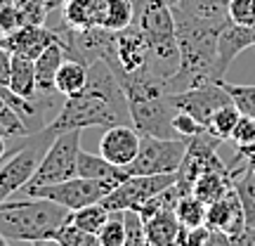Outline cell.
<instances>
[{
  "label": "cell",
  "mask_w": 255,
  "mask_h": 246,
  "mask_svg": "<svg viewBox=\"0 0 255 246\" xmlns=\"http://www.w3.org/2000/svg\"><path fill=\"white\" fill-rule=\"evenodd\" d=\"M78 175L81 178H90V180H114V183H123L128 178L126 168L114 166L102 154L97 156L90 154V152H83V149L78 154Z\"/></svg>",
  "instance_id": "ffe728a7"
},
{
  "label": "cell",
  "mask_w": 255,
  "mask_h": 246,
  "mask_svg": "<svg viewBox=\"0 0 255 246\" xmlns=\"http://www.w3.org/2000/svg\"><path fill=\"white\" fill-rule=\"evenodd\" d=\"M135 24L146 38L151 71L170 81L175 71L180 69V45H177L173 7L165 0H149L137 12Z\"/></svg>",
  "instance_id": "3957f363"
},
{
  "label": "cell",
  "mask_w": 255,
  "mask_h": 246,
  "mask_svg": "<svg viewBox=\"0 0 255 246\" xmlns=\"http://www.w3.org/2000/svg\"><path fill=\"white\" fill-rule=\"evenodd\" d=\"M66 2V0H47V7H50V12H55V9H59Z\"/></svg>",
  "instance_id": "ee69618b"
},
{
  "label": "cell",
  "mask_w": 255,
  "mask_h": 246,
  "mask_svg": "<svg viewBox=\"0 0 255 246\" xmlns=\"http://www.w3.org/2000/svg\"><path fill=\"white\" fill-rule=\"evenodd\" d=\"M5 152H7V147H5V137L0 135V159L5 156Z\"/></svg>",
  "instance_id": "f6af8a7d"
},
{
  "label": "cell",
  "mask_w": 255,
  "mask_h": 246,
  "mask_svg": "<svg viewBox=\"0 0 255 246\" xmlns=\"http://www.w3.org/2000/svg\"><path fill=\"white\" fill-rule=\"evenodd\" d=\"M173 128H175V133H177L180 137H184V140H189V137L199 135V133H203V130H206V128L201 126V123L194 119V116L184 114V111H175Z\"/></svg>",
  "instance_id": "e575fe53"
},
{
  "label": "cell",
  "mask_w": 255,
  "mask_h": 246,
  "mask_svg": "<svg viewBox=\"0 0 255 246\" xmlns=\"http://www.w3.org/2000/svg\"><path fill=\"white\" fill-rule=\"evenodd\" d=\"M111 218V213L102 204H90V206H83V209L78 211H71V216H69V220L71 223H76L78 228L88 230V232H92V235H100V230L107 225V220Z\"/></svg>",
  "instance_id": "484cf974"
},
{
  "label": "cell",
  "mask_w": 255,
  "mask_h": 246,
  "mask_svg": "<svg viewBox=\"0 0 255 246\" xmlns=\"http://www.w3.org/2000/svg\"><path fill=\"white\" fill-rule=\"evenodd\" d=\"M69 216H71V213H69ZM55 239L62 242L64 246H102L97 235L78 228L71 220H64L62 225H59V230L55 232Z\"/></svg>",
  "instance_id": "83f0119b"
},
{
  "label": "cell",
  "mask_w": 255,
  "mask_h": 246,
  "mask_svg": "<svg viewBox=\"0 0 255 246\" xmlns=\"http://www.w3.org/2000/svg\"><path fill=\"white\" fill-rule=\"evenodd\" d=\"M213 230L208 225H199V228H187L184 232V246H203L208 242Z\"/></svg>",
  "instance_id": "8d00e7d4"
},
{
  "label": "cell",
  "mask_w": 255,
  "mask_h": 246,
  "mask_svg": "<svg viewBox=\"0 0 255 246\" xmlns=\"http://www.w3.org/2000/svg\"><path fill=\"white\" fill-rule=\"evenodd\" d=\"M119 183L114 180H90V178H81L76 175L71 180H64V183L55 185H38V187H24L26 197H38V199H50L64 206L69 211H78L83 206H90V204H100L107 194H109Z\"/></svg>",
  "instance_id": "52a82bcc"
},
{
  "label": "cell",
  "mask_w": 255,
  "mask_h": 246,
  "mask_svg": "<svg viewBox=\"0 0 255 246\" xmlns=\"http://www.w3.org/2000/svg\"><path fill=\"white\" fill-rule=\"evenodd\" d=\"M88 73H90V66L88 64L78 62V59H64V64L59 66L57 71V78H55V90L62 92L64 97L69 95H76L85 88L88 83Z\"/></svg>",
  "instance_id": "603a6c76"
},
{
  "label": "cell",
  "mask_w": 255,
  "mask_h": 246,
  "mask_svg": "<svg viewBox=\"0 0 255 246\" xmlns=\"http://www.w3.org/2000/svg\"><path fill=\"white\" fill-rule=\"evenodd\" d=\"M52 43H64V36L59 33L57 26H47V24H26V26L17 28L9 36H0V45H5L12 55H21L28 59H36L45 47H50Z\"/></svg>",
  "instance_id": "7c38bea8"
},
{
  "label": "cell",
  "mask_w": 255,
  "mask_h": 246,
  "mask_svg": "<svg viewBox=\"0 0 255 246\" xmlns=\"http://www.w3.org/2000/svg\"><path fill=\"white\" fill-rule=\"evenodd\" d=\"M227 5L229 0H177L173 5V14L175 17L225 21V19H229Z\"/></svg>",
  "instance_id": "44dd1931"
},
{
  "label": "cell",
  "mask_w": 255,
  "mask_h": 246,
  "mask_svg": "<svg viewBox=\"0 0 255 246\" xmlns=\"http://www.w3.org/2000/svg\"><path fill=\"white\" fill-rule=\"evenodd\" d=\"M12 5H17V0H0V7H12Z\"/></svg>",
  "instance_id": "bcb514c9"
},
{
  "label": "cell",
  "mask_w": 255,
  "mask_h": 246,
  "mask_svg": "<svg viewBox=\"0 0 255 246\" xmlns=\"http://www.w3.org/2000/svg\"><path fill=\"white\" fill-rule=\"evenodd\" d=\"M234 161H241V164L246 166V171L251 173V178L255 180V154L253 156H234Z\"/></svg>",
  "instance_id": "60d3db41"
},
{
  "label": "cell",
  "mask_w": 255,
  "mask_h": 246,
  "mask_svg": "<svg viewBox=\"0 0 255 246\" xmlns=\"http://www.w3.org/2000/svg\"><path fill=\"white\" fill-rule=\"evenodd\" d=\"M170 100H173L175 109L194 116L203 128H208L215 111L222 109L225 104H232L229 92L220 85V81H208L194 85V88H187V90L170 92Z\"/></svg>",
  "instance_id": "8fae6325"
},
{
  "label": "cell",
  "mask_w": 255,
  "mask_h": 246,
  "mask_svg": "<svg viewBox=\"0 0 255 246\" xmlns=\"http://www.w3.org/2000/svg\"><path fill=\"white\" fill-rule=\"evenodd\" d=\"M71 211L50 199H5V209L0 211V232L9 242H28L55 237L64 220H69Z\"/></svg>",
  "instance_id": "7a4b0ae2"
},
{
  "label": "cell",
  "mask_w": 255,
  "mask_h": 246,
  "mask_svg": "<svg viewBox=\"0 0 255 246\" xmlns=\"http://www.w3.org/2000/svg\"><path fill=\"white\" fill-rule=\"evenodd\" d=\"M206 225L210 230H222L227 232L229 237L239 235L246 225V213H244V206H241V199H239L237 190H232L222 197V199L208 204V213H206Z\"/></svg>",
  "instance_id": "9a60e30c"
},
{
  "label": "cell",
  "mask_w": 255,
  "mask_h": 246,
  "mask_svg": "<svg viewBox=\"0 0 255 246\" xmlns=\"http://www.w3.org/2000/svg\"><path fill=\"white\" fill-rule=\"evenodd\" d=\"M222 140L210 135L208 130H203L199 135L189 137L187 142V154L182 159V166L177 171V187L182 194H191V187L203 173L208 171H225L227 164L218 156V147Z\"/></svg>",
  "instance_id": "9c48e42d"
},
{
  "label": "cell",
  "mask_w": 255,
  "mask_h": 246,
  "mask_svg": "<svg viewBox=\"0 0 255 246\" xmlns=\"http://www.w3.org/2000/svg\"><path fill=\"white\" fill-rule=\"evenodd\" d=\"M203 246H232V237H229L227 232H222V230H213L208 242Z\"/></svg>",
  "instance_id": "ab89813d"
},
{
  "label": "cell",
  "mask_w": 255,
  "mask_h": 246,
  "mask_svg": "<svg viewBox=\"0 0 255 246\" xmlns=\"http://www.w3.org/2000/svg\"><path fill=\"white\" fill-rule=\"evenodd\" d=\"M220 85L229 92L232 102L237 104L244 116H253L255 119V83H251V85H237V83H227L222 78Z\"/></svg>",
  "instance_id": "f1b7e54d"
},
{
  "label": "cell",
  "mask_w": 255,
  "mask_h": 246,
  "mask_svg": "<svg viewBox=\"0 0 255 246\" xmlns=\"http://www.w3.org/2000/svg\"><path fill=\"white\" fill-rule=\"evenodd\" d=\"M123 223H126V244L123 246H149L144 223L137 211H123Z\"/></svg>",
  "instance_id": "1f68e13d"
},
{
  "label": "cell",
  "mask_w": 255,
  "mask_h": 246,
  "mask_svg": "<svg viewBox=\"0 0 255 246\" xmlns=\"http://www.w3.org/2000/svg\"><path fill=\"white\" fill-rule=\"evenodd\" d=\"M137 9L132 0H97L95 9V26L109 28V31H123L132 26Z\"/></svg>",
  "instance_id": "e0dca14e"
},
{
  "label": "cell",
  "mask_w": 255,
  "mask_h": 246,
  "mask_svg": "<svg viewBox=\"0 0 255 246\" xmlns=\"http://www.w3.org/2000/svg\"><path fill=\"white\" fill-rule=\"evenodd\" d=\"M146 232V244L149 246H170L177 242V235L182 230V223L177 218L175 209H161L151 213L149 218L142 220Z\"/></svg>",
  "instance_id": "2e32d148"
},
{
  "label": "cell",
  "mask_w": 255,
  "mask_h": 246,
  "mask_svg": "<svg viewBox=\"0 0 255 246\" xmlns=\"http://www.w3.org/2000/svg\"><path fill=\"white\" fill-rule=\"evenodd\" d=\"M128 119H130V107L123 85L107 59H97L90 64L85 88L76 95H69L59 114L45 128L59 135L64 130L121 126L128 123Z\"/></svg>",
  "instance_id": "6da1fadb"
},
{
  "label": "cell",
  "mask_w": 255,
  "mask_h": 246,
  "mask_svg": "<svg viewBox=\"0 0 255 246\" xmlns=\"http://www.w3.org/2000/svg\"><path fill=\"white\" fill-rule=\"evenodd\" d=\"M0 36H2V33H0Z\"/></svg>",
  "instance_id": "f907efd6"
},
{
  "label": "cell",
  "mask_w": 255,
  "mask_h": 246,
  "mask_svg": "<svg viewBox=\"0 0 255 246\" xmlns=\"http://www.w3.org/2000/svg\"><path fill=\"white\" fill-rule=\"evenodd\" d=\"M170 246H184V244H182V242H175V244H170Z\"/></svg>",
  "instance_id": "681fc988"
},
{
  "label": "cell",
  "mask_w": 255,
  "mask_h": 246,
  "mask_svg": "<svg viewBox=\"0 0 255 246\" xmlns=\"http://www.w3.org/2000/svg\"><path fill=\"white\" fill-rule=\"evenodd\" d=\"M104 59L114 69L116 78L151 69L149 66V45H146V38L142 36L139 26L132 24L123 31H114L111 50Z\"/></svg>",
  "instance_id": "30bf717a"
},
{
  "label": "cell",
  "mask_w": 255,
  "mask_h": 246,
  "mask_svg": "<svg viewBox=\"0 0 255 246\" xmlns=\"http://www.w3.org/2000/svg\"><path fill=\"white\" fill-rule=\"evenodd\" d=\"M64 59H66V52H64V47L59 43H52L33 59V64H36V85L40 97H47L50 92H55V78Z\"/></svg>",
  "instance_id": "ac0fdd59"
},
{
  "label": "cell",
  "mask_w": 255,
  "mask_h": 246,
  "mask_svg": "<svg viewBox=\"0 0 255 246\" xmlns=\"http://www.w3.org/2000/svg\"><path fill=\"white\" fill-rule=\"evenodd\" d=\"M62 24L69 28H90L95 26V9H97V0H66L62 7Z\"/></svg>",
  "instance_id": "cb8c5ba5"
},
{
  "label": "cell",
  "mask_w": 255,
  "mask_h": 246,
  "mask_svg": "<svg viewBox=\"0 0 255 246\" xmlns=\"http://www.w3.org/2000/svg\"><path fill=\"white\" fill-rule=\"evenodd\" d=\"M33 246H64V244L57 242L55 237H50V239H38V242H33Z\"/></svg>",
  "instance_id": "b9f144b4"
},
{
  "label": "cell",
  "mask_w": 255,
  "mask_h": 246,
  "mask_svg": "<svg viewBox=\"0 0 255 246\" xmlns=\"http://www.w3.org/2000/svg\"><path fill=\"white\" fill-rule=\"evenodd\" d=\"M139 140H142V135L130 123L104 128V135L100 140V154L114 166L126 168L128 164L135 161L137 152H139Z\"/></svg>",
  "instance_id": "4fadbf2b"
},
{
  "label": "cell",
  "mask_w": 255,
  "mask_h": 246,
  "mask_svg": "<svg viewBox=\"0 0 255 246\" xmlns=\"http://www.w3.org/2000/svg\"><path fill=\"white\" fill-rule=\"evenodd\" d=\"M100 244L102 246H123L126 244V223H123V211L111 213L107 225L100 230Z\"/></svg>",
  "instance_id": "f546056e"
},
{
  "label": "cell",
  "mask_w": 255,
  "mask_h": 246,
  "mask_svg": "<svg viewBox=\"0 0 255 246\" xmlns=\"http://www.w3.org/2000/svg\"><path fill=\"white\" fill-rule=\"evenodd\" d=\"M232 246H255V225H248L239 235H234L232 237Z\"/></svg>",
  "instance_id": "f35d334b"
},
{
  "label": "cell",
  "mask_w": 255,
  "mask_h": 246,
  "mask_svg": "<svg viewBox=\"0 0 255 246\" xmlns=\"http://www.w3.org/2000/svg\"><path fill=\"white\" fill-rule=\"evenodd\" d=\"M175 213L182 223L184 228H199V225H206V213H208V206L194 197V194H184L182 199L177 201L175 206Z\"/></svg>",
  "instance_id": "4316f807"
},
{
  "label": "cell",
  "mask_w": 255,
  "mask_h": 246,
  "mask_svg": "<svg viewBox=\"0 0 255 246\" xmlns=\"http://www.w3.org/2000/svg\"><path fill=\"white\" fill-rule=\"evenodd\" d=\"M229 19L241 26H255V0H229Z\"/></svg>",
  "instance_id": "d6a6232c"
},
{
  "label": "cell",
  "mask_w": 255,
  "mask_h": 246,
  "mask_svg": "<svg viewBox=\"0 0 255 246\" xmlns=\"http://www.w3.org/2000/svg\"><path fill=\"white\" fill-rule=\"evenodd\" d=\"M52 140H55V133L40 128L38 133L31 135L26 145L19 147L17 154L0 166V201L9 199L14 192H21V187H26L43 161L47 147L52 145Z\"/></svg>",
  "instance_id": "277c9868"
},
{
  "label": "cell",
  "mask_w": 255,
  "mask_h": 246,
  "mask_svg": "<svg viewBox=\"0 0 255 246\" xmlns=\"http://www.w3.org/2000/svg\"><path fill=\"white\" fill-rule=\"evenodd\" d=\"M0 246H9V239L5 237V235H2V232H0Z\"/></svg>",
  "instance_id": "7dc6e473"
},
{
  "label": "cell",
  "mask_w": 255,
  "mask_h": 246,
  "mask_svg": "<svg viewBox=\"0 0 255 246\" xmlns=\"http://www.w3.org/2000/svg\"><path fill=\"white\" fill-rule=\"evenodd\" d=\"M7 88L12 92L21 95V97H28V100L40 97L36 85V64H33V59L21 55H12V69H9Z\"/></svg>",
  "instance_id": "d6986e66"
},
{
  "label": "cell",
  "mask_w": 255,
  "mask_h": 246,
  "mask_svg": "<svg viewBox=\"0 0 255 246\" xmlns=\"http://www.w3.org/2000/svg\"><path fill=\"white\" fill-rule=\"evenodd\" d=\"M248 47H255V26H241V24H234L229 19L227 24L222 26L218 38V64H215L218 81L225 78V73L232 66V62L241 52H246Z\"/></svg>",
  "instance_id": "5bb4252c"
},
{
  "label": "cell",
  "mask_w": 255,
  "mask_h": 246,
  "mask_svg": "<svg viewBox=\"0 0 255 246\" xmlns=\"http://www.w3.org/2000/svg\"><path fill=\"white\" fill-rule=\"evenodd\" d=\"M177 183V173L163 175H128L123 183H119L114 190L100 201L109 213L121 211H139V206L146 199L156 197L158 192L168 190Z\"/></svg>",
  "instance_id": "ba28073f"
},
{
  "label": "cell",
  "mask_w": 255,
  "mask_h": 246,
  "mask_svg": "<svg viewBox=\"0 0 255 246\" xmlns=\"http://www.w3.org/2000/svg\"><path fill=\"white\" fill-rule=\"evenodd\" d=\"M229 140L237 145V149L239 147H251L253 145L255 142V119L253 116H241Z\"/></svg>",
  "instance_id": "836d02e7"
},
{
  "label": "cell",
  "mask_w": 255,
  "mask_h": 246,
  "mask_svg": "<svg viewBox=\"0 0 255 246\" xmlns=\"http://www.w3.org/2000/svg\"><path fill=\"white\" fill-rule=\"evenodd\" d=\"M17 7L24 17V26L26 24H45L50 17V7H47V0H17Z\"/></svg>",
  "instance_id": "4dcf8cb0"
},
{
  "label": "cell",
  "mask_w": 255,
  "mask_h": 246,
  "mask_svg": "<svg viewBox=\"0 0 255 246\" xmlns=\"http://www.w3.org/2000/svg\"><path fill=\"white\" fill-rule=\"evenodd\" d=\"M229 190H232V178H229V168H225V171H208V173H203L199 180L194 183L191 194L199 197V199L208 206L213 201L222 199Z\"/></svg>",
  "instance_id": "7402d4cb"
},
{
  "label": "cell",
  "mask_w": 255,
  "mask_h": 246,
  "mask_svg": "<svg viewBox=\"0 0 255 246\" xmlns=\"http://www.w3.org/2000/svg\"><path fill=\"white\" fill-rule=\"evenodd\" d=\"M9 69H12V52L5 45H0V88H7Z\"/></svg>",
  "instance_id": "74e56055"
},
{
  "label": "cell",
  "mask_w": 255,
  "mask_h": 246,
  "mask_svg": "<svg viewBox=\"0 0 255 246\" xmlns=\"http://www.w3.org/2000/svg\"><path fill=\"white\" fill-rule=\"evenodd\" d=\"M255 154V142L251 147H239L237 149V156H253Z\"/></svg>",
  "instance_id": "7bdbcfd3"
},
{
  "label": "cell",
  "mask_w": 255,
  "mask_h": 246,
  "mask_svg": "<svg viewBox=\"0 0 255 246\" xmlns=\"http://www.w3.org/2000/svg\"><path fill=\"white\" fill-rule=\"evenodd\" d=\"M78 154H81V130H64L55 135L52 145L47 147L43 161L26 187L55 185L76 178L78 175Z\"/></svg>",
  "instance_id": "8992f818"
},
{
  "label": "cell",
  "mask_w": 255,
  "mask_h": 246,
  "mask_svg": "<svg viewBox=\"0 0 255 246\" xmlns=\"http://www.w3.org/2000/svg\"><path fill=\"white\" fill-rule=\"evenodd\" d=\"M244 114L239 111V107L232 102V104H225L222 109H218L215 114H213V119H210V123H208V130L210 135H215L218 140H229L232 137V133H234V128H237V123H239V119H241Z\"/></svg>",
  "instance_id": "d4e9b609"
},
{
  "label": "cell",
  "mask_w": 255,
  "mask_h": 246,
  "mask_svg": "<svg viewBox=\"0 0 255 246\" xmlns=\"http://www.w3.org/2000/svg\"><path fill=\"white\" fill-rule=\"evenodd\" d=\"M21 26H24V17H21V12H19L17 5L0 7V33H2V36L14 33V31Z\"/></svg>",
  "instance_id": "d590c367"
},
{
  "label": "cell",
  "mask_w": 255,
  "mask_h": 246,
  "mask_svg": "<svg viewBox=\"0 0 255 246\" xmlns=\"http://www.w3.org/2000/svg\"><path fill=\"white\" fill-rule=\"evenodd\" d=\"M187 142L184 137H154L142 135L139 140V152L135 161L126 166L128 175H163L177 173L182 159L187 154Z\"/></svg>",
  "instance_id": "5b68a950"
},
{
  "label": "cell",
  "mask_w": 255,
  "mask_h": 246,
  "mask_svg": "<svg viewBox=\"0 0 255 246\" xmlns=\"http://www.w3.org/2000/svg\"><path fill=\"white\" fill-rule=\"evenodd\" d=\"M5 107H7V102H5V97H2V92H0V111L5 109Z\"/></svg>",
  "instance_id": "c3c4849f"
}]
</instances>
